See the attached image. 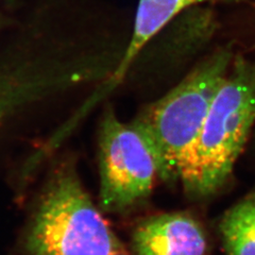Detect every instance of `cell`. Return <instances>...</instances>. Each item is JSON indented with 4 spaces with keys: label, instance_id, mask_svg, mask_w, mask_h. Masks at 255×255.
Returning <instances> with one entry per match:
<instances>
[{
    "label": "cell",
    "instance_id": "6da1fadb",
    "mask_svg": "<svg viewBox=\"0 0 255 255\" xmlns=\"http://www.w3.org/2000/svg\"><path fill=\"white\" fill-rule=\"evenodd\" d=\"M254 123L255 61L236 58L182 166L179 181L189 198H207L226 184Z\"/></svg>",
    "mask_w": 255,
    "mask_h": 255
},
{
    "label": "cell",
    "instance_id": "7a4b0ae2",
    "mask_svg": "<svg viewBox=\"0 0 255 255\" xmlns=\"http://www.w3.org/2000/svg\"><path fill=\"white\" fill-rule=\"evenodd\" d=\"M233 60L230 49L209 55L133 121L152 149L159 180L168 184L179 181L182 166Z\"/></svg>",
    "mask_w": 255,
    "mask_h": 255
},
{
    "label": "cell",
    "instance_id": "3957f363",
    "mask_svg": "<svg viewBox=\"0 0 255 255\" xmlns=\"http://www.w3.org/2000/svg\"><path fill=\"white\" fill-rule=\"evenodd\" d=\"M26 248L30 255H114L123 247L76 170L63 166L38 203Z\"/></svg>",
    "mask_w": 255,
    "mask_h": 255
},
{
    "label": "cell",
    "instance_id": "277c9868",
    "mask_svg": "<svg viewBox=\"0 0 255 255\" xmlns=\"http://www.w3.org/2000/svg\"><path fill=\"white\" fill-rule=\"evenodd\" d=\"M99 209L123 213L145 202L158 179L149 142L132 123L107 110L99 132Z\"/></svg>",
    "mask_w": 255,
    "mask_h": 255
},
{
    "label": "cell",
    "instance_id": "5b68a950",
    "mask_svg": "<svg viewBox=\"0 0 255 255\" xmlns=\"http://www.w3.org/2000/svg\"><path fill=\"white\" fill-rule=\"evenodd\" d=\"M136 255H207L202 226L184 213L156 215L141 221L132 237Z\"/></svg>",
    "mask_w": 255,
    "mask_h": 255
},
{
    "label": "cell",
    "instance_id": "8992f818",
    "mask_svg": "<svg viewBox=\"0 0 255 255\" xmlns=\"http://www.w3.org/2000/svg\"><path fill=\"white\" fill-rule=\"evenodd\" d=\"M238 1L241 0H139L129 45L119 58L113 73L102 84L103 86L97 93L98 97L102 98L103 95L111 93L121 84L143 48L178 16L203 3Z\"/></svg>",
    "mask_w": 255,
    "mask_h": 255
},
{
    "label": "cell",
    "instance_id": "52a82bcc",
    "mask_svg": "<svg viewBox=\"0 0 255 255\" xmlns=\"http://www.w3.org/2000/svg\"><path fill=\"white\" fill-rule=\"evenodd\" d=\"M58 80L45 64H25L0 71V124L30 102L53 94Z\"/></svg>",
    "mask_w": 255,
    "mask_h": 255
},
{
    "label": "cell",
    "instance_id": "ba28073f",
    "mask_svg": "<svg viewBox=\"0 0 255 255\" xmlns=\"http://www.w3.org/2000/svg\"><path fill=\"white\" fill-rule=\"evenodd\" d=\"M219 230L228 255H255V193L226 212Z\"/></svg>",
    "mask_w": 255,
    "mask_h": 255
},
{
    "label": "cell",
    "instance_id": "9c48e42d",
    "mask_svg": "<svg viewBox=\"0 0 255 255\" xmlns=\"http://www.w3.org/2000/svg\"><path fill=\"white\" fill-rule=\"evenodd\" d=\"M114 255H128L126 252H125V250L124 249H122L121 251H118V252H116Z\"/></svg>",
    "mask_w": 255,
    "mask_h": 255
}]
</instances>
